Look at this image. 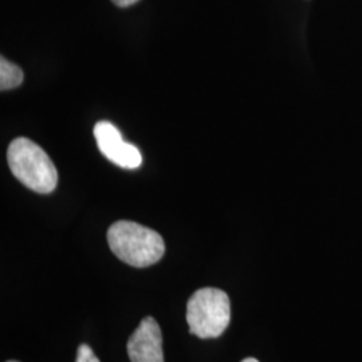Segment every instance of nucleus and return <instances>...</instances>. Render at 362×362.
I'll return each mask as SVG.
<instances>
[{
	"label": "nucleus",
	"mask_w": 362,
	"mask_h": 362,
	"mask_svg": "<svg viewBox=\"0 0 362 362\" xmlns=\"http://www.w3.org/2000/svg\"><path fill=\"white\" fill-rule=\"evenodd\" d=\"M107 243L117 258L137 269L155 264L165 252L160 233L129 220H118L110 226Z\"/></svg>",
	"instance_id": "f257e3e1"
},
{
	"label": "nucleus",
	"mask_w": 362,
	"mask_h": 362,
	"mask_svg": "<svg viewBox=\"0 0 362 362\" xmlns=\"http://www.w3.org/2000/svg\"><path fill=\"white\" fill-rule=\"evenodd\" d=\"M7 161L13 176L38 194H52L58 184V172L49 155L38 144L19 137L10 144Z\"/></svg>",
	"instance_id": "f03ea898"
},
{
	"label": "nucleus",
	"mask_w": 362,
	"mask_h": 362,
	"mask_svg": "<svg viewBox=\"0 0 362 362\" xmlns=\"http://www.w3.org/2000/svg\"><path fill=\"white\" fill-rule=\"evenodd\" d=\"M189 332L202 339L218 338L231 322V302L226 291L204 287L194 291L187 303Z\"/></svg>",
	"instance_id": "7ed1b4c3"
},
{
	"label": "nucleus",
	"mask_w": 362,
	"mask_h": 362,
	"mask_svg": "<svg viewBox=\"0 0 362 362\" xmlns=\"http://www.w3.org/2000/svg\"><path fill=\"white\" fill-rule=\"evenodd\" d=\"M94 137L103 155L125 169L139 168L143 163V156L137 146L122 140L116 127L107 121H100L94 127Z\"/></svg>",
	"instance_id": "20e7f679"
},
{
	"label": "nucleus",
	"mask_w": 362,
	"mask_h": 362,
	"mask_svg": "<svg viewBox=\"0 0 362 362\" xmlns=\"http://www.w3.org/2000/svg\"><path fill=\"white\" fill-rule=\"evenodd\" d=\"M127 350L130 362H164L163 334L155 318H144L130 336Z\"/></svg>",
	"instance_id": "39448f33"
},
{
	"label": "nucleus",
	"mask_w": 362,
	"mask_h": 362,
	"mask_svg": "<svg viewBox=\"0 0 362 362\" xmlns=\"http://www.w3.org/2000/svg\"><path fill=\"white\" fill-rule=\"evenodd\" d=\"M23 71L19 66L13 65L4 57L0 58V90H11L22 85Z\"/></svg>",
	"instance_id": "423d86ee"
},
{
	"label": "nucleus",
	"mask_w": 362,
	"mask_h": 362,
	"mask_svg": "<svg viewBox=\"0 0 362 362\" xmlns=\"http://www.w3.org/2000/svg\"><path fill=\"white\" fill-rule=\"evenodd\" d=\"M76 362H100V360L94 354V351H93L89 345L82 344L78 348L77 360H76Z\"/></svg>",
	"instance_id": "0eeeda50"
},
{
	"label": "nucleus",
	"mask_w": 362,
	"mask_h": 362,
	"mask_svg": "<svg viewBox=\"0 0 362 362\" xmlns=\"http://www.w3.org/2000/svg\"><path fill=\"white\" fill-rule=\"evenodd\" d=\"M116 6L118 7H129V6H133V4H136L137 1H140V0H112Z\"/></svg>",
	"instance_id": "6e6552de"
},
{
	"label": "nucleus",
	"mask_w": 362,
	"mask_h": 362,
	"mask_svg": "<svg viewBox=\"0 0 362 362\" xmlns=\"http://www.w3.org/2000/svg\"><path fill=\"white\" fill-rule=\"evenodd\" d=\"M242 362H259L258 360H255V358H245Z\"/></svg>",
	"instance_id": "1a4fd4ad"
},
{
	"label": "nucleus",
	"mask_w": 362,
	"mask_h": 362,
	"mask_svg": "<svg viewBox=\"0 0 362 362\" xmlns=\"http://www.w3.org/2000/svg\"><path fill=\"white\" fill-rule=\"evenodd\" d=\"M7 362H19V361H7Z\"/></svg>",
	"instance_id": "9d476101"
}]
</instances>
